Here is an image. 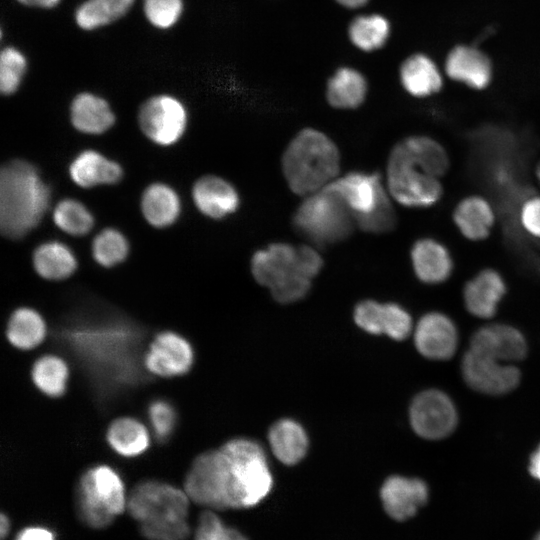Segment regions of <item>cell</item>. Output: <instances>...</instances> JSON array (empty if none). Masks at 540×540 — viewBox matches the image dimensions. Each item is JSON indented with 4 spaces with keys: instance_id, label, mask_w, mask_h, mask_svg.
I'll return each mask as SVG.
<instances>
[{
    "instance_id": "d4e9b609",
    "label": "cell",
    "mask_w": 540,
    "mask_h": 540,
    "mask_svg": "<svg viewBox=\"0 0 540 540\" xmlns=\"http://www.w3.org/2000/svg\"><path fill=\"white\" fill-rule=\"evenodd\" d=\"M445 69L451 79L465 83L474 89L487 87L491 79L488 58L472 47L454 48L448 55Z\"/></svg>"
},
{
    "instance_id": "f35d334b",
    "label": "cell",
    "mask_w": 540,
    "mask_h": 540,
    "mask_svg": "<svg viewBox=\"0 0 540 540\" xmlns=\"http://www.w3.org/2000/svg\"><path fill=\"white\" fill-rule=\"evenodd\" d=\"M27 61L24 54L15 47L8 46L0 55V90L4 95L15 93L26 72Z\"/></svg>"
},
{
    "instance_id": "bcb514c9",
    "label": "cell",
    "mask_w": 540,
    "mask_h": 540,
    "mask_svg": "<svg viewBox=\"0 0 540 540\" xmlns=\"http://www.w3.org/2000/svg\"><path fill=\"white\" fill-rule=\"evenodd\" d=\"M23 5L38 7V8H54L61 0H17Z\"/></svg>"
},
{
    "instance_id": "277c9868",
    "label": "cell",
    "mask_w": 540,
    "mask_h": 540,
    "mask_svg": "<svg viewBox=\"0 0 540 540\" xmlns=\"http://www.w3.org/2000/svg\"><path fill=\"white\" fill-rule=\"evenodd\" d=\"M281 163L291 191L308 196L337 178L340 154L326 134L314 128H304L289 142Z\"/></svg>"
},
{
    "instance_id": "8fae6325",
    "label": "cell",
    "mask_w": 540,
    "mask_h": 540,
    "mask_svg": "<svg viewBox=\"0 0 540 540\" xmlns=\"http://www.w3.org/2000/svg\"><path fill=\"white\" fill-rule=\"evenodd\" d=\"M409 415L415 433L429 440L448 436L457 424L453 402L445 393L435 389L419 393L410 405Z\"/></svg>"
},
{
    "instance_id": "3957f363",
    "label": "cell",
    "mask_w": 540,
    "mask_h": 540,
    "mask_svg": "<svg viewBox=\"0 0 540 540\" xmlns=\"http://www.w3.org/2000/svg\"><path fill=\"white\" fill-rule=\"evenodd\" d=\"M188 507L185 491L156 480L137 484L127 500L129 513L149 540H185L190 532Z\"/></svg>"
},
{
    "instance_id": "4316f807",
    "label": "cell",
    "mask_w": 540,
    "mask_h": 540,
    "mask_svg": "<svg viewBox=\"0 0 540 540\" xmlns=\"http://www.w3.org/2000/svg\"><path fill=\"white\" fill-rule=\"evenodd\" d=\"M268 440L275 457L285 465H294L301 461L308 449L305 430L291 419L275 422L269 430Z\"/></svg>"
},
{
    "instance_id": "1f68e13d",
    "label": "cell",
    "mask_w": 540,
    "mask_h": 540,
    "mask_svg": "<svg viewBox=\"0 0 540 540\" xmlns=\"http://www.w3.org/2000/svg\"><path fill=\"white\" fill-rule=\"evenodd\" d=\"M110 447L124 457H136L144 453L150 445L149 431L143 423L133 417L114 420L106 434Z\"/></svg>"
},
{
    "instance_id": "f907efd6",
    "label": "cell",
    "mask_w": 540,
    "mask_h": 540,
    "mask_svg": "<svg viewBox=\"0 0 540 540\" xmlns=\"http://www.w3.org/2000/svg\"><path fill=\"white\" fill-rule=\"evenodd\" d=\"M535 175H536L537 181L540 184V161L536 165Z\"/></svg>"
},
{
    "instance_id": "8d00e7d4",
    "label": "cell",
    "mask_w": 540,
    "mask_h": 540,
    "mask_svg": "<svg viewBox=\"0 0 540 540\" xmlns=\"http://www.w3.org/2000/svg\"><path fill=\"white\" fill-rule=\"evenodd\" d=\"M53 221L62 231L73 236L87 234L94 225L88 208L75 199H63L53 211Z\"/></svg>"
},
{
    "instance_id": "4dcf8cb0",
    "label": "cell",
    "mask_w": 540,
    "mask_h": 540,
    "mask_svg": "<svg viewBox=\"0 0 540 540\" xmlns=\"http://www.w3.org/2000/svg\"><path fill=\"white\" fill-rule=\"evenodd\" d=\"M400 79L404 89L415 97L430 96L442 87V78L437 67L421 54L409 57L402 64Z\"/></svg>"
},
{
    "instance_id": "60d3db41",
    "label": "cell",
    "mask_w": 540,
    "mask_h": 540,
    "mask_svg": "<svg viewBox=\"0 0 540 540\" xmlns=\"http://www.w3.org/2000/svg\"><path fill=\"white\" fill-rule=\"evenodd\" d=\"M194 540H247L239 531L226 527L212 511L203 512L196 527Z\"/></svg>"
},
{
    "instance_id": "681fc988",
    "label": "cell",
    "mask_w": 540,
    "mask_h": 540,
    "mask_svg": "<svg viewBox=\"0 0 540 540\" xmlns=\"http://www.w3.org/2000/svg\"><path fill=\"white\" fill-rule=\"evenodd\" d=\"M9 531V520L8 518L2 514L1 515V518H0V533H1V537H5L6 534L8 533Z\"/></svg>"
},
{
    "instance_id": "836d02e7",
    "label": "cell",
    "mask_w": 540,
    "mask_h": 540,
    "mask_svg": "<svg viewBox=\"0 0 540 540\" xmlns=\"http://www.w3.org/2000/svg\"><path fill=\"white\" fill-rule=\"evenodd\" d=\"M135 0H86L75 12L77 25L86 31L106 26L123 17Z\"/></svg>"
},
{
    "instance_id": "ac0fdd59",
    "label": "cell",
    "mask_w": 540,
    "mask_h": 540,
    "mask_svg": "<svg viewBox=\"0 0 540 540\" xmlns=\"http://www.w3.org/2000/svg\"><path fill=\"white\" fill-rule=\"evenodd\" d=\"M384 509L390 517L404 521L416 514L428 497L426 484L417 478L391 476L380 491Z\"/></svg>"
},
{
    "instance_id": "e575fe53",
    "label": "cell",
    "mask_w": 540,
    "mask_h": 540,
    "mask_svg": "<svg viewBox=\"0 0 540 540\" xmlns=\"http://www.w3.org/2000/svg\"><path fill=\"white\" fill-rule=\"evenodd\" d=\"M31 377L40 392L56 398L66 391L69 369L66 362L59 356L46 354L34 362Z\"/></svg>"
},
{
    "instance_id": "2e32d148",
    "label": "cell",
    "mask_w": 540,
    "mask_h": 540,
    "mask_svg": "<svg viewBox=\"0 0 540 540\" xmlns=\"http://www.w3.org/2000/svg\"><path fill=\"white\" fill-rule=\"evenodd\" d=\"M414 341L417 350L424 357L432 360H446L456 351L457 329L445 314L427 313L416 326Z\"/></svg>"
},
{
    "instance_id": "7dc6e473",
    "label": "cell",
    "mask_w": 540,
    "mask_h": 540,
    "mask_svg": "<svg viewBox=\"0 0 540 540\" xmlns=\"http://www.w3.org/2000/svg\"><path fill=\"white\" fill-rule=\"evenodd\" d=\"M529 471L534 478L540 481V445L530 458Z\"/></svg>"
},
{
    "instance_id": "30bf717a",
    "label": "cell",
    "mask_w": 540,
    "mask_h": 540,
    "mask_svg": "<svg viewBox=\"0 0 540 540\" xmlns=\"http://www.w3.org/2000/svg\"><path fill=\"white\" fill-rule=\"evenodd\" d=\"M138 121L147 138L158 145L169 146L183 136L187 125V111L177 98L157 95L141 106Z\"/></svg>"
},
{
    "instance_id": "4fadbf2b",
    "label": "cell",
    "mask_w": 540,
    "mask_h": 540,
    "mask_svg": "<svg viewBox=\"0 0 540 540\" xmlns=\"http://www.w3.org/2000/svg\"><path fill=\"white\" fill-rule=\"evenodd\" d=\"M194 352L186 338L172 331L157 334L144 356L145 368L153 375L175 377L192 367Z\"/></svg>"
},
{
    "instance_id": "ee69618b",
    "label": "cell",
    "mask_w": 540,
    "mask_h": 540,
    "mask_svg": "<svg viewBox=\"0 0 540 540\" xmlns=\"http://www.w3.org/2000/svg\"><path fill=\"white\" fill-rule=\"evenodd\" d=\"M521 229L530 237L540 239V195H529L517 211Z\"/></svg>"
},
{
    "instance_id": "b9f144b4",
    "label": "cell",
    "mask_w": 540,
    "mask_h": 540,
    "mask_svg": "<svg viewBox=\"0 0 540 540\" xmlns=\"http://www.w3.org/2000/svg\"><path fill=\"white\" fill-rule=\"evenodd\" d=\"M354 220L362 231L375 234L390 232L397 223L396 213L390 198L371 214L355 217Z\"/></svg>"
},
{
    "instance_id": "603a6c76",
    "label": "cell",
    "mask_w": 540,
    "mask_h": 540,
    "mask_svg": "<svg viewBox=\"0 0 540 540\" xmlns=\"http://www.w3.org/2000/svg\"><path fill=\"white\" fill-rule=\"evenodd\" d=\"M72 181L83 188L115 184L122 178L121 166L95 150L79 153L69 166Z\"/></svg>"
},
{
    "instance_id": "44dd1931",
    "label": "cell",
    "mask_w": 540,
    "mask_h": 540,
    "mask_svg": "<svg viewBox=\"0 0 540 540\" xmlns=\"http://www.w3.org/2000/svg\"><path fill=\"white\" fill-rule=\"evenodd\" d=\"M506 293V284L501 274L492 268L479 271L464 287V304L472 315L490 318Z\"/></svg>"
},
{
    "instance_id": "5b68a950",
    "label": "cell",
    "mask_w": 540,
    "mask_h": 540,
    "mask_svg": "<svg viewBox=\"0 0 540 540\" xmlns=\"http://www.w3.org/2000/svg\"><path fill=\"white\" fill-rule=\"evenodd\" d=\"M292 223L298 234L319 247L346 240L356 225L344 200L327 187L306 196Z\"/></svg>"
},
{
    "instance_id": "5bb4252c",
    "label": "cell",
    "mask_w": 540,
    "mask_h": 540,
    "mask_svg": "<svg viewBox=\"0 0 540 540\" xmlns=\"http://www.w3.org/2000/svg\"><path fill=\"white\" fill-rule=\"evenodd\" d=\"M325 187L344 200L354 218L371 214L389 198L378 173L350 172Z\"/></svg>"
},
{
    "instance_id": "7c38bea8",
    "label": "cell",
    "mask_w": 540,
    "mask_h": 540,
    "mask_svg": "<svg viewBox=\"0 0 540 540\" xmlns=\"http://www.w3.org/2000/svg\"><path fill=\"white\" fill-rule=\"evenodd\" d=\"M461 370L472 389L489 395L508 393L520 380V372L515 366L471 349L463 357Z\"/></svg>"
},
{
    "instance_id": "d590c367",
    "label": "cell",
    "mask_w": 540,
    "mask_h": 540,
    "mask_svg": "<svg viewBox=\"0 0 540 540\" xmlns=\"http://www.w3.org/2000/svg\"><path fill=\"white\" fill-rule=\"evenodd\" d=\"M348 32L351 42L357 48L373 51L381 48L387 41L390 25L381 15H362L351 22Z\"/></svg>"
},
{
    "instance_id": "f1b7e54d",
    "label": "cell",
    "mask_w": 540,
    "mask_h": 540,
    "mask_svg": "<svg viewBox=\"0 0 540 540\" xmlns=\"http://www.w3.org/2000/svg\"><path fill=\"white\" fill-rule=\"evenodd\" d=\"M368 85L363 74L350 67L335 71L327 83V100L339 109L359 107L366 98Z\"/></svg>"
},
{
    "instance_id": "7402d4cb",
    "label": "cell",
    "mask_w": 540,
    "mask_h": 540,
    "mask_svg": "<svg viewBox=\"0 0 540 540\" xmlns=\"http://www.w3.org/2000/svg\"><path fill=\"white\" fill-rule=\"evenodd\" d=\"M452 218L461 235L470 241L486 239L495 224L496 213L491 202L481 195H469L454 208Z\"/></svg>"
},
{
    "instance_id": "7bdbcfd3",
    "label": "cell",
    "mask_w": 540,
    "mask_h": 540,
    "mask_svg": "<svg viewBox=\"0 0 540 540\" xmlns=\"http://www.w3.org/2000/svg\"><path fill=\"white\" fill-rule=\"evenodd\" d=\"M148 416L158 440H166L176 426V411L170 402L158 399L148 407Z\"/></svg>"
},
{
    "instance_id": "f546056e",
    "label": "cell",
    "mask_w": 540,
    "mask_h": 540,
    "mask_svg": "<svg viewBox=\"0 0 540 540\" xmlns=\"http://www.w3.org/2000/svg\"><path fill=\"white\" fill-rule=\"evenodd\" d=\"M33 266L39 276L47 280H64L77 268L72 250L62 242L49 241L41 244L33 253Z\"/></svg>"
},
{
    "instance_id": "83f0119b",
    "label": "cell",
    "mask_w": 540,
    "mask_h": 540,
    "mask_svg": "<svg viewBox=\"0 0 540 540\" xmlns=\"http://www.w3.org/2000/svg\"><path fill=\"white\" fill-rule=\"evenodd\" d=\"M141 210L146 221L157 228L172 225L181 210L176 191L164 183H153L143 192Z\"/></svg>"
},
{
    "instance_id": "8992f818",
    "label": "cell",
    "mask_w": 540,
    "mask_h": 540,
    "mask_svg": "<svg viewBox=\"0 0 540 540\" xmlns=\"http://www.w3.org/2000/svg\"><path fill=\"white\" fill-rule=\"evenodd\" d=\"M221 449L227 459L234 509L257 505L273 482L264 450L245 438L230 440Z\"/></svg>"
},
{
    "instance_id": "ffe728a7",
    "label": "cell",
    "mask_w": 540,
    "mask_h": 540,
    "mask_svg": "<svg viewBox=\"0 0 540 540\" xmlns=\"http://www.w3.org/2000/svg\"><path fill=\"white\" fill-rule=\"evenodd\" d=\"M197 209L212 219H222L234 213L240 204L235 187L225 179L206 175L199 178L192 188Z\"/></svg>"
},
{
    "instance_id": "816d5d0a",
    "label": "cell",
    "mask_w": 540,
    "mask_h": 540,
    "mask_svg": "<svg viewBox=\"0 0 540 540\" xmlns=\"http://www.w3.org/2000/svg\"><path fill=\"white\" fill-rule=\"evenodd\" d=\"M534 540H540V533L536 535V537L534 538Z\"/></svg>"
},
{
    "instance_id": "ab89813d",
    "label": "cell",
    "mask_w": 540,
    "mask_h": 540,
    "mask_svg": "<svg viewBox=\"0 0 540 540\" xmlns=\"http://www.w3.org/2000/svg\"><path fill=\"white\" fill-rule=\"evenodd\" d=\"M183 12V0H144L148 21L159 29L172 27Z\"/></svg>"
},
{
    "instance_id": "484cf974",
    "label": "cell",
    "mask_w": 540,
    "mask_h": 540,
    "mask_svg": "<svg viewBox=\"0 0 540 540\" xmlns=\"http://www.w3.org/2000/svg\"><path fill=\"white\" fill-rule=\"evenodd\" d=\"M72 125L80 132L98 135L109 130L115 123V115L108 102L95 94H78L71 103Z\"/></svg>"
},
{
    "instance_id": "74e56055",
    "label": "cell",
    "mask_w": 540,
    "mask_h": 540,
    "mask_svg": "<svg viewBox=\"0 0 540 540\" xmlns=\"http://www.w3.org/2000/svg\"><path fill=\"white\" fill-rule=\"evenodd\" d=\"M129 253L125 236L114 228H106L92 242V256L103 267H113L123 262Z\"/></svg>"
},
{
    "instance_id": "9c48e42d",
    "label": "cell",
    "mask_w": 540,
    "mask_h": 540,
    "mask_svg": "<svg viewBox=\"0 0 540 540\" xmlns=\"http://www.w3.org/2000/svg\"><path fill=\"white\" fill-rule=\"evenodd\" d=\"M387 189L391 197L409 208H429L443 195L441 178L391 151L387 164Z\"/></svg>"
},
{
    "instance_id": "c3c4849f",
    "label": "cell",
    "mask_w": 540,
    "mask_h": 540,
    "mask_svg": "<svg viewBox=\"0 0 540 540\" xmlns=\"http://www.w3.org/2000/svg\"><path fill=\"white\" fill-rule=\"evenodd\" d=\"M346 8L354 9L365 5L369 0H336Z\"/></svg>"
},
{
    "instance_id": "e0dca14e",
    "label": "cell",
    "mask_w": 540,
    "mask_h": 540,
    "mask_svg": "<svg viewBox=\"0 0 540 540\" xmlns=\"http://www.w3.org/2000/svg\"><path fill=\"white\" fill-rule=\"evenodd\" d=\"M470 349L504 363L521 360L527 353L523 335L504 324L478 329L471 338Z\"/></svg>"
},
{
    "instance_id": "d6a6232c",
    "label": "cell",
    "mask_w": 540,
    "mask_h": 540,
    "mask_svg": "<svg viewBox=\"0 0 540 540\" xmlns=\"http://www.w3.org/2000/svg\"><path fill=\"white\" fill-rule=\"evenodd\" d=\"M47 327L43 317L29 307L16 309L7 324L6 336L10 344L20 350L39 346L46 337Z\"/></svg>"
},
{
    "instance_id": "f6af8a7d",
    "label": "cell",
    "mask_w": 540,
    "mask_h": 540,
    "mask_svg": "<svg viewBox=\"0 0 540 540\" xmlns=\"http://www.w3.org/2000/svg\"><path fill=\"white\" fill-rule=\"evenodd\" d=\"M15 540H55L53 533L43 527H27L21 530Z\"/></svg>"
},
{
    "instance_id": "cb8c5ba5",
    "label": "cell",
    "mask_w": 540,
    "mask_h": 540,
    "mask_svg": "<svg viewBox=\"0 0 540 540\" xmlns=\"http://www.w3.org/2000/svg\"><path fill=\"white\" fill-rule=\"evenodd\" d=\"M392 150L439 178L446 174L450 166L448 152L430 136H408L396 143Z\"/></svg>"
},
{
    "instance_id": "52a82bcc",
    "label": "cell",
    "mask_w": 540,
    "mask_h": 540,
    "mask_svg": "<svg viewBox=\"0 0 540 540\" xmlns=\"http://www.w3.org/2000/svg\"><path fill=\"white\" fill-rule=\"evenodd\" d=\"M125 487L119 474L108 465L89 468L80 478L77 510L80 519L92 528H105L127 506Z\"/></svg>"
},
{
    "instance_id": "7a4b0ae2",
    "label": "cell",
    "mask_w": 540,
    "mask_h": 540,
    "mask_svg": "<svg viewBox=\"0 0 540 540\" xmlns=\"http://www.w3.org/2000/svg\"><path fill=\"white\" fill-rule=\"evenodd\" d=\"M50 201L49 187L38 170L25 160H13L0 173V229L19 239L35 228Z\"/></svg>"
},
{
    "instance_id": "9a60e30c",
    "label": "cell",
    "mask_w": 540,
    "mask_h": 540,
    "mask_svg": "<svg viewBox=\"0 0 540 540\" xmlns=\"http://www.w3.org/2000/svg\"><path fill=\"white\" fill-rule=\"evenodd\" d=\"M356 324L371 334H386L395 340L405 339L411 332L409 313L395 303L360 302L354 310Z\"/></svg>"
},
{
    "instance_id": "6da1fadb",
    "label": "cell",
    "mask_w": 540,
    "mask_h": 540,
    "mask_svg": "<svg viewBox=\"0 0 540 540\" xmlns=\"http://www.w3.org/2000/svg\"><path fill=\"white\" fill-rule=\"evenodd\" d=\"M322 266V257L314 248L283 242L257 250L251 259L255 280L283 304L304 298Z\"/></svg>"
},
{
    "instance_id": "ba28073f",
    "label": "cell",
    "mask_w": 540,
    "mask_h": 540,
    "mask_svg": "<svg viewBox=\"0 0 540 540\" xmlns=\"http://www.w3.org/2000/svg\"><path fill=\"white\" fill-rule=\"evenodd\" d=\"M189 499L210 509L234 508L227 459L221 448L200 454L185 478Z\"/></svg>"
},
{
    "instance_id": "d6986e66",
    "label": "cell",
    "mask_w": 540,
    "mask_h": 540,
    "mask_svg": "<svg viewBox=\"0 0 540 540\" xmlns=\"http://www.w3.org/2000/svg\"><path fill=\"white\" fill-rule=\"evenodd\" d=\"M410 258L416 277L423 283L440 284L452 274V255L442 242L434 238L416 240L411 247Z\"/></svg>"
}]
</instances>
